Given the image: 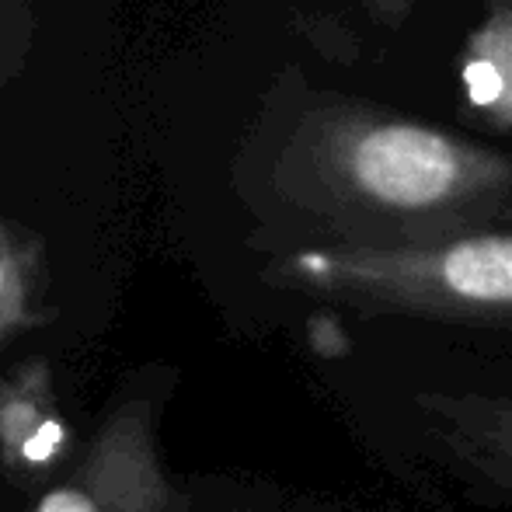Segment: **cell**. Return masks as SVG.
I'll use <instances>...</instances> for the list:
<instances>
[{"instance_id":"obj_2","label":"cell","mask_w":512,"mask_h":512,"mask_svg":"<svg viewBox=\"0 0 512 512\" xmlns=\"http://www.w3.org/2000/svg\"><path fill=\"white\" fill-rule=\"evenodd\" d=\"M175 380L171 366L122 373L67 464L14 495L7 512H199L209 495L175 478L164 460L161 422Z\"/></svg>"},{"instance_id":"obj_3","label":"cell","mask_w":512,"mask_h":512,"mask_svg":"<svg viewBox=\"0 0 512 512\" xmlns=\"http://www.w3.org/2000/svg\"><path fill=\"white\" fill-rule=\"evenodd\" d=\"M290 272L366 304L439 314L512 310V234L495 230L411 248L304 251Z\"/></svg>"},{"instance_id":"obj_7","label":"cell","mask_w":512,"mask_h":512,"mask_svg":"<svg viewBox=\"0 0 512 512\" xmlns=\"http://www.w3.org/2000/svg\"><path fill=\"white\" fill-rule=\"evenodd\" d=\"M408 4L411 0H366V7H373L387 25H401L408 18Z\"/></svg>"},{"instance_id":"obj_5","label":"cell","mask_w":512,"mask_h":512,"mask_svg":"<svg viewBox=\"0 0 512 512\" xmlns=\"http://www.w3.org/2000/svg\"><path fill=\"white\" fill-rule=\"evenodd\" d=\"M492 11V28H488V46H509L512 49V0H488Z\"/></svg>"},{"instance_id":"obj_8","label":"cell","mask_w":512,"mask_h":512,"mask_svg":"<svg viewBox=\"0 0 512 512\" xmlns=\"http://www.w3.org/2000/svg\"><path fill=\"white\" fill-rule=\"evenodd\" d=\"M199 512H262L251 502H241V499H220V495H209V499L199 506Z\"/></svg>"},{"instance_id":"obj_4","label":"cell","mask_w":512,"mask_h":512,"mask_svg":"<svg viewBox=\"0 0 512 512\" xmlns=\"http://www.w3.org/2000/svg\"><path fill=\"white\" fill-rule=\"evenodd\" d=\"M35 293H39V255L25 237L0 230V349H7L42 317Z\"/></svg>"},{"instance_id":"obj_6","label":"cell","mask_w":512,"mask_h":512,"mask_svg":"<svg viewBox=\"0 0 512 512\" xmlns=\"http://www.w3.org/2000/svg\"><path fill=\"white\" fill-rule=\"evenodd\" d=\"M21 492H25V485H21L18 474L11 471L4 446H0V512H7V506L14 502V495H21Z\"/></svg>"},{"instance_id":"obj_1","label":"cell","mask_w":512,"mask_h":512,"mask_svg":"<svg viewBox=\"0 0 512 512\" xmlns=\"http://www.w3.org/2000/svg\"><path fill=\"white\" fill-rule=\"evenodd\" d=\"M293 199L352 230V248H411L481 230L512 209V157L384 105L328 98L283 154Z\"/></svg>"}]
</instances>
